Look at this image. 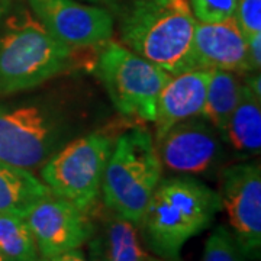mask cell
<instances>
[{"instance_id":"1","label":"cell","mask_w":261,"mask_h":261,"mask_svg":"<svg viewBox=\"0 0 261 261\" xmlns=\"http://www.w3.org/2000/svg\"><path fill=\"white\" fill-rule=\"evenodd\" d=\"M222 209L221 196L192 177L161 178L141 218L142 240L163 261H181L185 244L207 229Z\"/></svg>"},{"instance_id":"2","label":"cell","mask_w":261,"mask_h":261,"mask_svg":"<svg viewBox=\"0 0 261 261\" xmlns=\"http://www.w3.org/2000/svg\"><path fill=\"white\" fill-rule=\"evenodd\" d=\"M196 19L187 0H132L122 15L121 44L170 75L196 68Z\"/></svg>"},{"instance_id":"3","label":"cell","mask_w":261,"mask_h":261,"mask_svg":"<svg viewBox=\"0 0 261 261\" xmlns=\"http://www.w3.org/2000/svg\"><path fill=\"white\" fill-rule=\"evenodd\" d=\"M73 121L47 99L0 105V161L41 168L74 135Z\"/></svg>"},{"instance_id":"4","label":"cell","mask_w":261,"mask_h":261,"mask_svg":"<svg viewBox=\"0 0 261 261\" xmlns=\"http://www.w3.org/2000/svg\"><path fill=\"white\" fill-rule=\"evenodd\" d=\"M161 178L163 164L151 134L144 128L126 130L115 142L103 171V202L138 226Z\"/></svg>"},{"instance_id":"5","label":"cell","mask_w":261,"mask_h":261,"mask_svg":"<svg viewBox=\"0 0 261 261\" xmlns=\"http://www.w3.org/2000/svg\"><path fill=\"white\" fill-rule=\"evenodd\" d=\"M71 58L67 47L37 18L25 13L10 22L0 38V93L37 87L63 73Z\"/></svg>"},{"instance_id":"6","label":"cell","mask_w":261,"mask_h":261,"mask_svg":"<svg viewBox=\"0 0 261 261\" xmlns=\"http://www.w3.org/2000/svg\"><path fill=\"white\" fill-rule=\"evenodd\" d=\"M93 73L118 112L128 118L154 122L159 96L171 75L121 42L100 45Z\"/></svg>"},{"instance_id":"7","label":"cell","mask_w":261,"mask_h":261,"mask_svg":"<svg viewBox=\"0 0 261 261\" xmlns=\"http://www.w3.org/2000/svg\"><path fill=\"white\" fill-rule=\"evenodd\" d=\"M112 147L111 138L103 134L71 140L41 167V180L53 195L89 212L100 195Z\"/></svg>"},{"instance_id":"8","label":"cell","mask_w":261,"mask_h":261,"mask_svg":"<svg viewBox=\"0 0 261 261\" xmlns=\"http://www.w3.org/2000/svg\"><path fill=\"white\" fill-rule=\"evenodd\" d=\"M222 209L228 215L235 240L248 260L261 257V167L244 161L222 171Z\"/></svg>"},{"instance_id":"9","label":"cell","mask_w":261,"mask_h":261,"mask_svg":"<svg viewBox=\"0 0 261 261\" xmlns=\"http://www.w3.org/2000/svg\"><path fill=\"white\" fill-rule=\"evenodd\" d=\"M35 18L71 49L100 47L113 35V16L105 8L77 0H28Z\"/></svg>"},{"instance_id":"10","label":"cell","mask_w":261,"mask_h":261,"mask_svg":"<svg viewBox=\"0 0 261 261\" xmlns=\"http://www.w3.org/2000/svg\"><path fill=\"white\" fill-rule=\"evenodd\" d=\"M23 218L41 258L79 250L94 233L87 212L53 193L32 206Z\"/></svg>"},{"instance_id":"11","label":"cell","mask_w":261,"mask_h":261,"mask_svg":"<svg viewBox=\"0 0 261 261\" xmlns=\"http://www.w3.org/2000/svg\"><path fill=\"white\" fill-rule=\"evenodd\" d=\"M161 164L180 174L209 171L222 155L219 130L205 116L173 125L155 142Z\"/></svg>"},{"instance_id":"12","label":"cell","mask_w":261,"mask_h":261,"mask_svg":"<svg viewBox=\"0 0 261 261\" xmlns=\"http://www.w3.org/2000/svg\"><path fill=\"white\" fill-rule=\"evenodd\" d=\"M193 58L196 68L251 73L247 42L233 18L216 23L196 20Z\"/></svg>"},{"instance_id":"13","label":"cell","mask_w":261,"mask_h":261,"mask_svg":"<svg viewBox=\"0 0 261 261\" xmlns=\"http://www.w3.org/2000/svg\"><path fill=\"white\" fill-rule=\"evenodd\" d=\"M211 75V68H193L168 79L155 108L157 140L178 122L203 115Z\"/></svg>"},{"instance_id":"14","label":"cell","mask_w":261,"mask_h":261,"mask_svg":"<svg viewBox=\"0 0 261 261\" xmlns=\"http://www.w3.org/2000/svg\"><path fill=\"white\" fill-rule=\"evenodd\" d=\"M49 195L51 190L32 170L0 161V212L25 216L32 206Z\"/></svg>"},{"instance_id":"15","label":"cell","mask_w":261,"mask_h":261,"mask_svg":"<svg viewBox=\"0 0 261 261\" xmlns=\"http://www.w3.org/2000/svg\"><path fill=\"white\" fill-rule=\"evenodd\" d=\"M224 135L241 154L258 155L261 149V97L241 83L238 102Z\"/></svg>"},{"instance_id":"16","label":"cell","mask_w":261,"mask_h":261,"mask_svg":"<svg viewBox=\"0 0 261 261\" xmlns=\"http://www.w3.org/2000/svg\"><path fill=\"white\" fill-rule=\"evenodd\" d=\"M99 238L108 261H163L152 257L142 247L138 226L118 215L106 222Z\"/></svg>"},{"instance_id":"17","label":"cell","mask_w":261,"mask_h":261,"mask_svg":"<svg viewBox=\"0 0 261 261\" xmlns=\"http://www.w3.org/2000/svg\"><path fill=\"white\" fill-rule=\"evenodd\" d=\"M240 87L241 83L232 71L212 70L202 116H205L222 135L238 102Z\"/></svg>"},{"instance_id":"18","label":"cell","mask_w":261,"mask_h":261,"mask_svg":"<svg viewBox=\"0 0 261 261\" xmlns=\"http://www.w3.org/2000/svg\"><path fill=\"white\" fill-rule=\"evenodd\" d=\"M0 254L6 261H37V244L22 215L0 212Z\"/></svg>"},{"instance_id":"19","label":"cell","mask_w":261,"mask_h":261,"mask_svg":"<svg viewBox=\"0 0 261 261\" xmlns=\"http://www.w3.org/2000/svg\"><path fill=\"white\" fill-rule=\"evenodd\" d=\"M247 255L233 233L224 226H216L206 240L202 261H247Z\"/></svg>"},{"instance_id":"20","label":"cell","mask_w":261,"mask_h":261,"mask_svg":"<svg viewBox=\"0 0 261 261\" xmlns=\"http://www.w3.org/2000/svg\"><path fill=\"white\" fill-rule=\"evenodd\" d=\"M238 0H187L197 22L216 23L232 18Z\"/></svg>"},{"instance_id":"21","label":"cell","mask_w":261,"mask_h":261,"mask_svg":"<svg viewBox=\"0 0 261 261\" xmlns=\"http://www.w3.org/2000/svg\"><path fill=\"white\" fill-rule=\"evenodd\" d=\"M232 18L244 38L261 34V0H238Z\"/></svg>"},{"instance_id":"22","label":"cell","mask_w":261,"mask_h":261,"mask_svg":"<svg viewBox=\"0 0 261 261\" xmlns=\"http://www.w3.org/2000/svg\"><path fill=\"white\" fill-rule=\"evenodd\" d=\"M247 42V54L251 73L260 71L261 67V34L245 38Z\"/></svg>"},{"instance_id":"23","label":"cell","mask_w":261,"mask_h":261,"mask_svg":"<svg viewBox=\"0 0 261 261\" xmlns=\"http://www.w3.org/2000/svg\"><path fill=\"white\" fill-rule=\"evenodd\" d=\"M87 261H108L103 252L102 243L99 237H92L89 240V260Z\"/></svg>"},{"instance_id":"24","label":"cell","mask_w":261,"mask_h":261,"mask_svg":"<svg viewBox=\"0 0 261 261\" xmlns=\"http://www.w3.org/2000/svg\"><path fill=\"white\" fill-rule=\"evenodd\" d=\"M37 261H87L83 251L80 250H73V251L64 252L56 257H49V258H38Z\"/></svg>"},{"instance_id":"25","label":"cell","mask_w":261,"mask_h":261,"mask_svg":"<svg viewBox=\"0 0 261 261\" xmlns=\"http://www.w3.org/2000/svg\"><path fill=\"white\" fill-rule=\"evenodd\" d=\"M250 77L245 80V86L251 90L252 93L255 96L261 97V86H260V71H255V73H250Z\"/></svg>"},{"instance_id":"26","label":"cell","mask_w":261,"mask_h":261,"mask_svg":"<svg viewBox=\"0 0 261 261\" xmlns=\"http://www.w3.org/2000/svg\"><path fill=\"white\" fill-rule=\"evenodd\" d=\"M10 6H12V0H0V22L8 15Z\"/></svg>"},{"instance_id":"27","label":"cell","mask_w":261,"mask_h":261,"mask_svg":"<svg viewBox=\"0 0 261 261\" xmlns=\"http://www.w3.org/2000/svg\"><path fill=\"white\" fill-rule=\"evenodd\" d=\"M89 2H96V3H116L118 0H89Z\"/></svg>"},{"instance_id":"28","label":"cell","mask_w":261,"mask_h":261,"mask_svg":"<svg viewBox=\"0 0 261 261\" xmlns=\"http://www.w3.org/2000/svg\"><path fill=\"white\" fill-rule=\"evenodd\" d=\"M0 261H6L5 258H3V255H2V254H0Z\"/></svg>"}]
</instances>
